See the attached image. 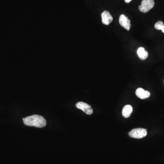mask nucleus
<instances>
[{
  "mask_svg": "<svg viewBox=\"0 0 164 164\" xmlns=\"http://www.w3.org/2000/svg\"><path fill=\"white\" fill-rule=\"evenodd\" d=\"M23 120L25 125L29 126H34L37 128L45 127L47 124L46 119L42 116L38 115L28 116L23 118Z\"/></svg>",
  "mask_w": 164,
  "mask_h": 164,
  "instance_id": "f257e3e1",
  "label": "nucleus"
},
{
  "mask_svg": "<svg viewBox=\"0 0 164 164\" xmlns=\"http://www.w3.org/2000/svg\"><path fill=\"white\" fill-rule=\"evenodd\" d=\"M76 106L78 109L83 110L86 114L91 115L93 113V110L91 106L84 102H78L76 104Z\"/></svg>",
  "mask_w": 164,
  "mask_h": 164,
  "instance_id": "20e7f679",
  "label": "nucleus"
},
{
  "mask_svg": "<svg viewBox=\"0 0 164 164\" xmlns=\"http://www.w3.org/2000/svg\"><path fill=\"white\" fill-rule=\"evenodd\" d=\"M119 23L121 26L125 28L126 30L128 31L130 30L131 27L130 21L124 14H122L119 17Z\"/></svg>",
  "mask_w": 164,
  "mask_h": 164,
  "instance_id": "39448f33",
  "label": "nucleus"
},
{
  "mask_svg": "<svg viewBox=\"0 0 164 164\" xmlns=\"http://www.w3.org/2000/svg\"><path fill=\"white\" fill-rule=\"evenodd\" d=\"M124 1H125V2H126V3H129V2H130V1H132V0H124Z\"/></svg>",
  "mask_w": 164,
  "mask_h": 164,
  "instance_id": "9b49d317",
  "label": "nucleus"
},
{
  "mask_svg": "<svg viewBox=\"0 0 164 164\" xmlns=\"http://www.w3.org/2000/svg\"><path fill=\"white\" fill-rule=\"evenodd\" d=\"M137 53L139 57L142 60H145L148 57V52L143 47H140L138 48Z\"/></svg>",
  "mask_w": 164,
  "mask_h": 164,
  "instance_id": "1a4fd4ad",
  "label": "nucleus"
},
{
  "mask_svg": "<svg viewBox=\"0 0 164 164\" xmlns=\"http://www.w3.org/2000/svg\"><path fill=\"white\" fill-rule=\"evenodd\" d=\"M101 17H102V22L104 25H109L113 20V18L111 14L107 11H105L102 13Z\"/></svg>",
  "mask_w": 164,
  "mask_h": 164,
  "instance_id": "0eeeda50",
  "label": "nucleus"
},
{
  "mask_svg": "<svg viewBox=\"0 0 164 164\" xmlns=\"http://www.w3.org/2000/svg\"><path fill=\"white\" fill-rule=\"evenodd\" d=\"M136 96L140 99H144L149 98L150 96V92L148 91L145 90L143 88H137L135 92Z\"/></svg>",
  "mask_w": 164,
  "mask_h": 164,
  "instance_id": "423d86ee",
  "label": "nucleus"
},
{
  "mask_svg": "<svg viewBox=\"0 0 164 164\" xmlns=\"http://www.w3.org/2000/svg\"><path fill=\"white\" fill-rule=\"evenodd\" d=\"M161 31H162V32L164 33V26H163V28H162V29H161Z\"/></svg>",
  "mask_w": 164,
  "mask_h": 164,
  "instance_id": "f8f14e48",
  "label": "nucleus"
},
{
  "mask_svg": "<svg viewBox=\"0 0 164 164\" xmlns=\"http://www.w3.org/2000/svg\"><path fill=\"white\" fill-rule=\"evenodd\" d=\"M147 129L143 128H136L132 129L129 133L130 137L135 139H141L147 135Z\"/></svg>",
  "mask_w": 164,
  "mask_h": 164,
  "instance_id": "f03ea898",
  "label": "nucleus"
},
{
  "mask_svg": "<svg viewBox=\"0 0 164 164\" xmlns=\"http://www.w3.org/2000/svg\"><path fill=\"white\" fill-rule=\"evenodd\" d=\"M154 0H142L141 5L139 7L140 11L143 13H146L154 6Z\"/></svg>",
  "mask_w": 164,
  "mask_h": 164,
  "instance_id": "7ed1b4c3",
  "label": "nucleus"
},
{
  "mask_svg": "<svg viewBox=\"0 0 164 164\" xmlns=\"http://www.w3.org/2000/svg\"><path fill=\"white\" fill-rule=\"evenodd\" d=\"M133 112V108L130 105H126L123 108L122 115L124 118H129Z\"/></svg>",
  "mask_w": 164,
  "mask_h": 164,
  "instance_id": "6e6552de",
  "label": "nucleus"
},
{
  "mask_svg": "<svg viewBox=\"0 0 164 164\" xmlns=\"http://www.w3.org/2000/svg\"><path fill=\"white\" fill-rule=\"evenodd\" d=\"M164 23L162 22L159 21L156 22L155 25V28L158 30H161L164 26Z\"/></svg>",
  "mask_w": 164,
  "mask_h": 164,
  "instance_id": "9d476101",
  "label": "nucleus"
}]
</instances>
